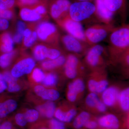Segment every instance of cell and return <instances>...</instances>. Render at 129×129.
<instances>
[{
	"mask_svg": "<svg viewBox=\"0 0 129 129\" xmlns=\"http://www.w3.org/2000/svg\"><path fill=\"white\" fill-rule=\"evenodd\" d=\"M108 51L111 59L117 61L129 50V25L116 27L109 35Z\"/></svg>",
	"mask_w": 129,
	"mask_h": 129,
	"instance_id": "obj_1",
	"label": "cell"
},
{
	"mask_svg": "<svg viewBox=\"0 0 129 129\" xmlns=\"http://www.w3.org/2000/svg\"><path fill=\"white\" fill-rule=\"evenodd\" d=\"M37 38L44 43L59 47L60 36L57 27L48 21L39 22L36 28Z\"/></svg>",
	"mask_w": 129,
	"mask_h": 129,
	"instance_id": "obj_2",
	"label": "cell"
},
{
	"mask_svg": "<svg viewBox=\"0 0 129 129\" xmlns=\"http://www.w3.org/2000/svg\"><path fill=\"white\" fill-rule=\"evenodd\" d=\"M94 5L89 2L78 1L71 4L69 15L75 21L81 23L96 17Z\"/></svg>",
	"mask_w": 129,
	"mask_h": 129,
	"instance_id": "obj_3",
	"label": "cell"
},
{
	"mask_svg": "<svg viewBox=\"0 0 129 129\" xmlns=\"http://www.w3.org/2000/svg\"><path fill=\"white\" fill-rule=\"evenodd\" d=\"M113 24H95L85 30L87 43L91 46L96 45L105 39L115 29Z\"/></svg>",
	"mask_w": 129,
	"mask_h": 129,
	"instance_id": "obj_4",
	"label": "cell"
},
{
	"mask_svg": "<svg viewBox=\"0 0 129 129\" xmlns=\"http://www.w3.org/2000/svg\"><path fill=\"white\" fill-rule=\"evenodd\" d=\"M56 22L58 26L67 32L68 35L87 43L85 30L81 23L72 19L69 15Z\"/></svg>",
	"mask_w": 129,
	"mask_h": 129,
	"instance_id": "obj_5",
	"label": "cell"
},
{
	"mask_svg": "<svg viewBox=\"0 0 129 129\" xmlns=\"http://www.w3.org/2000/svg\"><path fill=\"white\" fill-rule=\"evenodd\" d=\"M60 40L66 50L77 56L86 54L92 46L69 35L60 36Z\"/></svg>",
	"mask_w": 129,
	"mask_h": 129,
	"instance_id": "obj_6",
	"label": "cell"
},
{
	"mask_svg": "<svg viewBox=\"0 0 129 129\" xmlns=\"http://www.w3.org/2000/svg\"><path fill=\"white\" fill-rule=\"evenodd\" d=\"M72 3L69 0H53L49 4V13L55 21L66 17L69 13Z\"/></svg>",
	"mask_w": 129,
	"mask_h": 129,
	"instance_id": "obj_7",
	"label": "cell"
},
{
	"mask_svg": "<svg viewBox=\"0 0 129 129\" xmlns=\"http://www.w3.org/2000/svg\"><path fill=\"white\" fill-rule=\"evenodd\" d=\"M104 46L99 44L92 46L86 53L85 60L88 66L92 68H98L103 62V55L106 51Z\"/></svg>",
	"mask_w": 129,
	"mask_h": 129,
	"instance_id": "obj_8",
	"label": "cell"
},
{
	"mask_svg": "<svg viewBox=\"0 0 129 129\" xmlns=\"http://www.w3.org/2000/svg\"><path fill=\"white\" fill-rule=\"evenodd\" d=\"M36 65L34 60L30 57L24 56L18 61L11 71L12 75L15 78H19L31 73Z\"/></svg>",
	"mask_w": 129,
	"mask_h": 129,
	"instance_id": "obj_9",
	"label": "cell"
},
{
	"mask_svg": "<svg viewBox=\"0 0 129 129\" xmlns=\"http://www.w3.org/2000/svg\"><path fill=\"white\" fill-rule=\"evenodd\" d=\"M64 65L65 74L70 79L74 78L83 69L78 56L72 53L67 56Z\"/></svg>",
	"mask_w": 129,
	"mask_h": 129,
	"instance_id": "obj_10",
	"label": "cell"
},
{
	"mask_svg": "<svg viewBox=\"0 0 129 129\" xmlns=\"http://www.w3.org/2000/svg\"><path fill=\"white\" fill-rule=\"evenodd\" d=\"M95 6L98 20L105 24H113L114 14L107 7L104 0H95Z\"/></svg>",
	"mask_w": 129,
	"mask_h": 129,
	"instance_id": "obj_11",
	"label": "cell"
},
{
	"mask_svg": "<svg viewBox=\"0 0 129 129\" xmlns=\"http://www.w3.org/2000/svg\"><path fill=\"white\" fill-rule=\"evenodd\" d=\"M38 23L39 22H30L26 25L22 41V51L32 46L37 40L38 38L36 28Z\"/></svg>",
	"mask_w": 129,
	"mask_h": 129,
	"instance_id": "obj_12",
	"label": "cell"
},
{
	"mask_svg": "<svg viewBox=\"0 0 129 129\" xmlns=\"http://www.w3.org/2000/svg\"><path fill=\"white\" fill-rule=\"evenodd\" d=\"M52 46L44 43L35 45L31 49L36 60L41 61L46 58L48 59Z\"/></svg>",
	"mask_w": 129,
	"mask_h": 129,
	"instance_id": "obj_13",
	"label": "cell"
},
{
	"mask_svg": "<svg viewBox=\"0 0 129 129\" xmlns=\"http://www.w3.org/2000/svg\"><path fill=\"white\" fill-rule=\"evenodd\" d=\"M98 124L103 128L107 129H119L120 127V122L115 115L108 114L99 118Z\"/></svg>",
	"mask_w": 129,
	"mask_h": 129,
	"instance_id": "obj_14",
	"label": "cell"
},
{
	"mask_svg": "<svg viewBox=\"0 0 129 129\" xmlns=\"http://www.w3.org/2000/svg\"><path fill=\"white\" fill-rule=\"evenodd\" d=\"M19 15L23 20L30 22H38L39 21H46L42 16L30 7L21 8Z\"/></svg>",
	"mask_w": 129,
	"mask_h": 129,
	"instance_id": "obj_15",
	"label": "cell"
},
{
	"mask_svg": "<svg viewBox=\"0 0 129 129\" xmlns=\"http://www.w3.org/2000/svg\"><path fill=\"white\" fill-rule=\"evenodd\" d=\"M36 94L44 100L55 101L60 97L57 91L53 89H46L41 85H37L34 88Z\"/></svg>",
	"mask_w": 129,
	"mask_h": 129,
	"instance_id": "obj_16",
	"label": "cell"
},
{
	"mask_svg": "<svg viewBox=\"0 0 129 129\" xmlns=\"http://www.w3.org/2000/svg\"><path fill=\"white\" fill-rule=\"evenodd\" d=\"M85 85L81 80L77 79L69 86L67 96L70 101L74 102L76 101L77 95L84 90Z\"/></svg>",
	"mask_w": 129,
	"mask_h": 129,
	"instance_id": "obj_17",
	"label": "cell"
},
{
	"mask_svg": "<svg viewBox=\"0 0 129 129\" xmlns=\"http://www.w3.org/2000/svg\"><path fill=\"white\" fill-rule=\"evenodd\" d=\"M14 43L9 32H4L0 34V55L13 50Z\"/></svg>",
	"mask_w": 129,
	"mask_h": 129,
	"instance_id": "obj_18",
	"label": "cell"
},
{
	"mask_svg": "<svg viewBox=\"0 0 129 129\" xmlns=\"http://www.w3.org/2000/svg\"><path fill=\"white\" fill-rule=\"evenodd\" d=\"M17 106V102L13 99L5 101L0 99V119L6 117L10 113L13 112Z\"/></svg>",
	"mask_w": 129,
	"mask_h": 129,
	"instance_id": "obj_19",
	"label": "cell"
},
{
	"mask_svg": "<svg viewBox=\"0 0 129 129\" xmlns=\"http://www.w3.org/2000/svg\"><path fill=\"white\" fill-rule=\"evenodd\" d=\"M67 56L61 55L53 60H48L42 62L41 67L43 69L47 70H52L60 68L64 65Z\"/></svg>",
	"mask_w": 129,
	"mask_h": 129,
	"instance_id": "obj_20",
	"label": "cell"
},
{
	"mask_svg": "<svg viewBox=\"0 0 129 129\" xmlns=\"http://www.w3.org/2000/svg\"><path fill=\"white\" fill-rule=\"evenodd\" d=\"M119 96L118 90L114 87H110L104 91L102 98L104 104L112 106L115 104Z\"/></svg>",
	"mask_w": 129,
	"mask_h": 129,
	"instance_id": "obj_21",
	"label": "cell"
},
{
	"mask_svg": "<svg viewBox=\"0 0 129 129\" xmlns=\"http://www.w3.org/2000/svg\"><path fill=\"white\" fill-rule=\"evenodd\" d=\"M107 7L114 14L123 13L125 11L126 0H104Z\"/></svg>",
	"mask_w": 129,
	"mask_h": 129,
	"instance_id": "obj_22",
	"label": "cell"
},
{
	"mask_svg": "<svg viewBox=\"0 0 129 129\" xmlns=\"http://www.w3.org/2000/svg\"><path fill=\"white\" fill-rule=\"evenodd\" d=\"M18 52V49H15L10 52L0 55V68L2 69L8 68Z\"/></svg>",
	"mask_w": 129,
	"mask_h": 129,
	"instance_id": "obj_23",
	"label": "cell"
},
{
	"mask_svg": "<svg viewBox=\"0 0 129 129\" xmlns=\"http://www.w3.org/2000/svg\"><path fill=\"white\" fill-rule=\"evenodd\" d=\"M55 105L52 102H47L37 108V110L42 115L48 118L52 117L55 112Z\"/></svg>",
	"mask_w": 129,
	"mask_h": 129,
	"instance_id": "obj_24",
	"label": "cell"
},
{
	"mask_svg": "<svg viewBox=\"0 0 129 129\" xmlns=\"http://www.w3.org/2000/svg\"><path fill=\"white\" fill-rule=\"evenodd\" d=\"M76 110L74 109L67 112H63L58 109L55 112V114L56 117L60 121L69 122L73 119L76 115Z\"/></svg>",
	"mask_w": 129,
	"mask_h": 129,
	"instance_id": "obj_25",
	"label": "cell"
},
{
	"mask_svg": "<svg viewBox=\"0 0 129 129\" xmlns=\"http://www.w3.org/2000/svg\"><path fill=\"white\" fill-rule=\"evenodd\" d=\"M90 115L88 112H83L76 117L73 122V127L75 129H80L90 120Z\"/></svg>",
	"mask_w": 129,
	"mask_h": 129,
	"instance_id": "obj_26",
	"label": "cell"
},
{
	"mask_svg": "<svg viewBox=\"0 0 129 129\" xmlns=\"http://www.w3.org/2000/svg\"><path fill=\"white\" fill-rule=\"evenodd\" d=\"M26 25L23 22L18 21L17 24V30L16 33L12 37L14 43L19 44L22 41L23 33Z\"/></svg>",
	"mask_w": 129,
	"mask_h": 129,
	"instance_id": "obj_27",
	"label": "cell"
},
{
	"mask_svg": "<svg viewBox=\"0 0 129 129\" xmlns=\"http://www.w3.org/2000/svg\"><path fill=\"white\" fill-rule=\"evenodd\" d=\"M120 101L121 107L124 111H127L129 109V89H125L120 95Z\"/></svg>",
	"mask_w": 129,
	"mask_h": 129,
	"instance_id": "obj_28",
	"label": "cell"
},
{
	"mask_svg": "<svg viewBox=\"0 0 129 129\" xmlns=\"http://www.w3.org/2000/svg\"><path fill=\"white\" fill-rule=\"evenodd\" d=\"M24 114L27 122H35L38 119L39 117V112L35 109H29Z\"/></svg>",
	"mask_w": 129,
	"mask_h": 129,
	"instance_id": "obj_29",
	"label": "cell"
},
{
	"mask_svg": "<svg viewBox=\"0 0 129 129\" xmlns=\"http://www.w3.org/2000/svg\"><path fill=\"white\" fill-rule=\"evenodd\" d=\"M57 81V77L55 74L50 73L45 76L42 83L45 85L52 86L55 85Z\"/></svg>",
	"mask_w": 129,
	"mask_h": 129,
	"instance_id": "obj_30",
	"label": "cell"
},
{
	"mask_svg": "<svg viewBox=\"0 0 129 129\" xmlns=\"http://www.w3.org/2000/svg\"><path fill=\"white\" fill-rule=\"evenodd\" d=\"M32 76V78L36 82L40 83L43 81L45 75L41 69L39 68H36L33 70Z\"/></svg>",
	"mask_w": 129,
	"mask_h": 129,
	"instance_id": "obj_31",
	"label": "cell"
},
{
	"mask_svg": "<svg viewBox=\"0 0 129 129\" xmlns=\"http://www.w3.org/2000/svg\"><path fill=\"white\" fill-rule=\"evenodd\" d=\"M99 101L97 95L93 92L89 94L86 99V104L91 107H96L97 104Z\"/></svg>",
	"mask_w": 129,
	"mask_h": 129,
	"instance_id": "obj_32",
	"label": "cell"
},
{
	"mask_svg": "<svg viewBox=\"0 0 129 129\" xmlns=\"http://www.w3.org/2000/svg\"><path fill=\"white\" fill-rule=\"evenodd\" d=\"M14 16L13 9H5L0 8V18L9 20L13 18Z\"/></svg>",
	"mask_w": 129,
	"mask_h": 129,
	"instance_id": "obj_33",
	"label": "cell"
},
{
	"mask_svg": "<svg viewBox=\"0 0 129 129\" xmlns=\"http://www.w3.org/2000/svg\"><path fill=\"white\" fill-rule=\"evenodd\" d=\"M40 1V0H17V3L19 7L22 8L32 6L37 4Z\"/></svg>",
	"mask_w": 129,
	"mask_h": 129,
	"instance_id": "obj_34",
	"label": "cell"
},
{
	"mask_svg": "<svg viewBox=\"0 0 129 129\" xmlns=\"http://www.w3.org/2000/svg\"><path fill=\"white\" fill-rule=\"evenodd\" d=\"M15 3V0H0V8L5 9H13Z\"/></svg>",
	"mask_w": 129,
	"mask_h": 129,
	"instance_id": "obj_35",
	"label": "cell"
},
{
	"mask_svg": "<svg viewBox=\"0 0 129 129\" xmlns=\"http://www.w3.org/2000/svg\"><path fill=\"white\" fill-rule=\"evenodd\" d=\"M51 129H65V126L63 122L55 119H52L50 121Z\"/></svg>",
	"mask_w": 129,
	"mask_h": 129,
	"instance_id": "obj_36",
	"label": "cell"
},
{
	"mask_svg": "<svg viewBox=\"0 0 129 129\" xmlns=\"http://www.w3.org/2000/svg\"><path fill=\"white\" fill-rule=\"evenodd\" d=\"M3 77L7 84L17 82L18 78H15L12 75L11 72L5 71L2 73Z\"/></svg>",
	"mask_w": 129,
	"mask_h": 129,
	"instance_id": "obj_37",
	"label": "cell"
},
{
	"mask_svg": "<svg viewBox=\"0 0 129 129\" xmlns=\"http://www.w3.org/2000/svg\"><path fill=\"white\" fill-rule=\"evenodd\" d=\"M108 85V82L107 80H103L97 82L96 85V92L101 93L106 89Z\"/></svg>",
	"mask_w": 129,
	"mask_h": 129,
	"instance_id": "obj_38",
	"label": "cell"
},
{
	"mask_svg": "<svg viewBox=\"0 0 129 129\" xmlns=\"http://www.w3.org/2000/svg\"><path fill=\"white\" fill-rule=\"evenodd\" d=\"M15 120L17 124L22 127L25 126L27 123L24 114L21 113L16 114L15 116Z\"/></svg>",
	"mask_w": 129,
	"mask_h": 129,
	"instance_id": "obj_39",
	"label": "cell"
},
{
	"mask_svg": "<svg viewBox=\"0 0 129 129\" xmlns=\"http://www.w3.org/2000/svg\"><path fill=\"white\" fill-rule=\"evenodd\" d=\"M7 89L9 92H18L21 90V87L17 82H14L8 84Z\"/></svg>",
	"mask_w": 129,
	"mask_h": 129,
	"instance_id": "obj_40",
	"label": "cell"
},
{
	"mask_svg": "<svg viewBox=\"0 0 129 129\" xmlns=\"http://www.w3.org/2000/svg\"><path fill=\"white\" fill-rule=\"evenodd\" d=\"M7 87V83L3 77L2 73H0V93L6 89Z\"/></svg>",
	"mask_w": 129,
	"mask_h": 129,
	"instance_id": "obj_41",
	"label": "cell"
},
{
	"mask_svg": "<svg viewBox=\"0 0 129 129\" xmlns=\"http://www.w3.org/2000/svg\"><path fill=\"white\" fill-rule=\"evenodd\" d=\"M98 124V123L94 120H89L86 123L84 127L88 129H96Z\"/></svg>",
	"mask_w": 129,
	"mask_h": 129,
	"instance_id": "obj_42",
	"label": "cell"
},
{
	"mask_svg": "<svg viewBox=\"0 0 129 129\" xmlns=\"http://www.w3.org/2000/svg\"><path fill=\"white\" fill-rule=\"evenodd\" d=\"M9 26L8 20L5 19L0 18V31L6 30Z\"/></svg>",
	"mask_w": 129,
	"mask_h": 129,
	"instance_id": "obj_43",
	"label": "cell"
},
{
	"mask_svg": "<svg viewBox=\"0 0 129 129\" xmlns=\"http://www.w3.org/2000/svg\"><path fill=\"white\" fill-rule=\"evenodd\" d=\"M97 81L94 80H90L88 83V87L90 90L92 92H96V85Z\"/></svg>",
	"mask_w": 129,
	"mask_h": 129,
	"instance_id": "obj_44",
	"label": "cell"
},
{
	"mask_svg": "<svg viewBox=\"0 0 129 129\" xmlns=\"http://www.w3.org/2000/svg\"><path fill=\"white\" fill-rule=\"evenodd\" d=\"M96 107L98 109L99 112H104L106 110V106L105 104L102 102L101 101H99V102L97 104Z\"/></svg>",
	"mask_w": 129,
	"mask_h": 129,
	"instance_id": "obj_45",
	"label": "cell"
},
{
	"mask_svg": "<svg viewBox=\"0 0 129 129\" xmlns=\"http://www.w3.org/2000/svg\"><path fill=\"white\" fill-rule=\"evenodd\" d=\"M12 125L9 121H6L0 125V129H12Z\"/></svg>",
	"mask_w": 129,
	"mask_h": 129,
	"instance_id": "obj_46",
	"label": "cell"
},
{
	"mask_svg": "<svg viewBox=\"0 0 129 129\" xmlns=\"http://www.w3.org/2000/svg\"><path fill=\"white\" fill-rule=\"evenodd\" d=\"M92 1H93V0H78V1L89 2H91Z\"/></svg>",
	"mask_w": 129,
	"mask_h": 129,
	"instance_id": "obj_47",
	"label": "cell"
},
{
	"mask_svg": "<svg viewBox=\"0 0 129 129\" xmlns=\"http://www.w3.org/2000/svg\"><path fill=\"white\" fill-rule=\"evenodd\" d=\"M42 1L46 2L47 3H49H49H50L52 1H53V0H42Z\"/></svg>",
	"mask_w": 129,
	"mask_h": 129,
	"instance_id": "obj_48",
	"label": "cell"
},
{
	"mask_svg": "<svg viewBox=\"0 0 129 129\" xmlns=\"http://www.w3.org/2000/svg\"><path fill=\"white\" fill-rule=\"evenodd\" d=\"M42 129H46V128H42Z\"/></svg>",
	"mask_w": 129,
	"mask_h": 129,
	"instance_id": "obj_49",
	"label": "cell"
}]
</instances>
